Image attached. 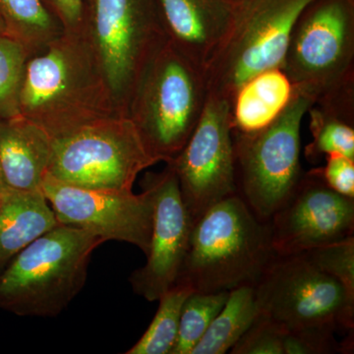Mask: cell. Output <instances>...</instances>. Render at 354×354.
<instances>
[{
	"instance_id": "cell-25",
	"label": "cell",
	"mask_w": 354,
	"mask_h": 354,
	"mask_svg": "<svg viewBox=\"0 0 354 354\" xmlns=\"http://www.w3.org/2000/svg\"><path fill=\"white\" fill-rule=\"evenodd\" d=\"M354 297V235L302 253Z\"/></svg>"
},
{
	"instance_id": "cell-6",
	"label": "cell",
	"mask_w": 354,
	"mask_h": 354,
	"mask_svg": "<svg viewBox=\"0 0 354 354\" xmlns=\"http://www.w3.org/2000/svg\"><path fill=\"white\" fill-rule=\"evenodd\" d=\"M314 0H235L227 29L204 68L208 94L234 102L253 77L283 68L291 31Z\"/></svg>"
},
{
	"instance_id": "cell-9",
	"label": "cell",
	"mask_w": 354,
	"mask_h": 354,
	"mask_svg": "<svg viewBox=\"0 0 354 354\" xmlns=\"http://www.w3.org/2000/svg\"><path fill=\"white\" fill-rule=\"evenodd\" d=\"M157 164L131 120L116 115L53 139L48 174L77 187L129 192Z\"/></svg>"
},
{
	"instance_id": "cell-14",
	"label": "cell",
	"mask_w": 354,
	"mask_h": 354,
	"mask_svg": "<svg viewBox=\"0 0 354 354\" xmlns=\"http://www.w3.org/2000/svg\"><path fill=\"white\" fill-rule=\"evenodd\" d=\"M141 188L152 198V234L146 264L132 272L129 281L136 295L157 301L176 285L193 223L171 165H165L160 172H147Z\"/></svg>"
},
{
	"instance_id": "cell-5",
	"label": "cell",
	"mask_w": 354,
	"mask_h": 354,
	"mask_svg": "<svg viewBox=\"0 0 354 354\" xmlns=\"http://www.w3.org/2000/svg\"><path fill=\"white\" fill-rule=\"evenodd\" d=\"M208 97L204 71L167 43L142 76L128 118L158 162H172L196 128Z\"/></svg>"
},
{
	"instance_id": "cell-20",
	"label": "cell",
	"mask_w": 354,
	"mask_h": 354,
	"mask_svg": "<svg viewBox=\"0 0 354 354\" xmlns=\"http://www.w3.org/2000/svg\"><path fill=\"white\" fill-rule=\"evenodd\" d=\"M259 313L255 286L230 291L225 306L190 354H225L245 334Z\"/></svg>"
},
{
	"instance_id": "cell-24",
	"label": "cell",
	"mask_w": 354,
	"mask_h": 354,
	"mask_svg": "<svg viewBox=\"0 0 354 354\" xmlns=\"http://www.w3.org/2000/svg\"><path fill=\"white\" fill-rule=\"evenodd\" d=\"M29 57L19 41L0 36V120L21 115V88Z\"/></svg>"
},
{
	"instance_id": "cell-17",
	"label": "cell",
	"mask_w": 354,
	"mask_h": 354,
	"mask_svg": "<svg viewBox=\"0 0 354 354\" xmlns=\"http://www.w3.org/2000/svg\"><path fill=\"white\" fill-rule=\"evenodd\" d=\"M58 223L43 191H4L0 201V272L23 249Z\"/></svg>"
},
{
	"instance_id": "cell-4",
	"label": "cell",
	"mask_w": 354,
	"mask_h": 354,
	"mask_svg": "<svg viewBox=\"0 0 354 354\" xmlns=\"http://www.w3.org/2000/svg\"><path fill=\"white\" fill-rule=\"evenodd\" d=\"M80 30L114 106L128 116L142 76L167 44L155 0H84Z\"/></svg>"
},
{
	"instance_id": "cell-33",
	"label": "cell",
	"mask_w": 354,
	"mask_h": 354,
	"mask_svg": "<svg viewBox=\"0 0 354 354\" xmlns=\"http://www.w3.org/2000/svg\"><path fill=\"white\" fill-rule=\"evenodd\" d=\"M1 194L2 193H0V201H1Z\"/></svg>"
},
{
	"instance_id": "cell-27",
	"label": "cell",
	"mask_w": 354,
	"mask_h": 354,
	"mask_svg": "<svg viewBox=\"0 0 354 354\" xmlns=\"http://www.w3.org/2000/svg\"><path fill=\"white\" fill-rule=\"evenodd\" d=\"M337 330L327 326L286 330L285 354H330L344 353L342 344L335 339Z\"/></svg>"
},
{
	"instance_id": "cell-2",
	"label": "cell",
	"mask_w": 354,
	"mask_h": 354,
	"mask_svg": "<svg viewBox=\"0 0 354 354\" xmlns=\"http://www.w3.org/2000/svg\"><path fill=\"white\" fill-rule=\"evenodd\" d=\"M276 257L269 221L260 220L239 194L232 195L193 223L176 283L198 292L256 286Z\"/></svg>"
},
{
	"instance_id": "cell-30",
	"label": "cell",
	"mask_w": 354,
	"mask_h": 354,
	"mask_svg": "<svg viewBox=\"0 0 354 354\" xmlns=\"http://www.w3.org/2000/svg\"><path fill=\"white\" fill-rule=\"evenodd\" d=\"M7 189H8V187H7L3 174H2L1 167H0V193H3Z\"/></svg>"
},
{
	"instance_id": "cell-21",
	"label": "cell",
	"mask_w": 354,
	"mask_h": 354,
	"mask_svg": "<svg viewBox=\"0 0 354 354\" xmlns=\"http://www.w3.org/2000/svg\"><path fill=\"white\" fill-rule=\"evenodd\" d=\"M311 143L305 148V158L316 164L323 156L339 153L354 160V116L313 104L308 113Z\"/></svg>"
},
{
	"instance_id": "cell-11",
	"label": "cell",
	"mask_w": 354,
	"mask_h": 354,
	"mask_svg": "<svg viewBox=\"0 0 354 354\" xmlns=\"http://www.w3.org/2000/svg\"><path fill=\"white\" fill-rule=\"evenodd\" d=\"M192 223L209 207L237 194L232 102L208 94L186 145L169 164Z\"/></svg>"
},
{
	"instance_id": "cell-16",
	"label": "cell",
	"mask_w": 354,
	"mask_h": 354,
	"mask_svg": "<svg viewBox=\"0 0 354 354\" xmlns=\"http://www.w3.org/2000/svg\"><path fill=\"white\" fill-rule=\"evenodd\" d=\"M51 152L53 140L24 116L0 120V167L7 187L41 191Z\"/></svg>"
},
{
	"instance_id": "cell-18",
	"label": "cell",
	"mask_w": 354,
	"mask_h": 354,
	"mask_svg": "<svg viewBox=\"0 0 354 354\" xmlns=\"http://www.w3.org/2000/svg\"><path fill=\"white\" fill-rule=\"evenodd\" d=\"M292 95V84L281 68L267 70L244 84L232 104V128L262 129L278 118Z\"/></svg>"
},
{
	"instance_id": "cell-1",
	"label": "cell",
	"mask_w": 354,
	"mask_h": 354,
	"mask_svg": "<svg viewBox=\"0 0 354 354\" xmlns=\"http://www.w3.org/2000/svg\"><path fill=\"white\" fill-rule=\"evenodd\" d=\"M20 113L51 140L95 121L121 115L81 30L64 31L29 57L21 88Z\"/></svg>"
},
{
	"instance_id": "cell-8",
	"label": "cell",
	"mask_w": 354,
	"mask_h": 354,
	"mask_svg": "<svg viewBox=\"0 0 354 354\" xmlns=\"http://www.w3.org/2000/svg\"><path fill=\"white\" fill-rule=\"evenodd\" d=\"M283 71L317 102L354 92L353 0H314L291 31Z\"/></svg>"
},
{
	"instance_id": "cell-32",
	"label": "cell",
	"mask_w": 354,
	"mask_h": 354,
	"mask_svg": "<svg viewBox=\"0 0 354 354\" xmlns=\"http://www.w3.org/2000/svg\"><path fill=\"white\" fill-rule=\"evenodd\" d=\"M225 1L228 2V3H234L235 0H225Z\"/></svg>"
},
{
	"instance_id": "cell-29",
	"label": "cell",
	"mask_w": 354,
	"mask_h": 354,
	"mask_svg": "<svg viewBox=\"0 0 354 354\" xmlns=\"http://www.w3.org/2000/svg\"><path fill=\"white\" fill-rule=\"evenodd\" d=\"M65 31H78L83 19L84 0H43Z\"/></svg>"
},
{
	"instance_id": "cell-19",
	"label": "cell",
	"mask_w": 354,
	"mask_h": 354,
	"mask_svg": "<svg viewBox=\"0 0 354 354\" xmlns=\"http://www.w3.org/2000/svg\"><path fill=\"white\" fill-rule=\"evenodd\" d=\"M0 20L6 36L22 44L30 57L65 31L43 0H0Z\"/></svg>"
},
{
	"instance_id": "cell-22",
	"label": "cell",
	"mask_w": 354,
	"mask_h": 354,
	"mask_svg": "<svg viewBox=\"0 0 354 354\" xmlns=\"http://www.w3.org/2000/svg\"><path fill=\"white\" fill-rule=\"evenodd\" d=\"M189 286L176 283L160 297L157 313L148 329L127 354H171L178 334L184 301L192 292Z\"/></svg>"
},
{
	"instance_id": "cell-13",
	"label": "cell",
	"mask_w": 354,
	"mask_h": 354,
	"mask_svg": "<svg viewBox=\"0 0 354 354\" xmlns=\"http://www.w3.org/2000/svg\"><path fill=\"white\" fill-rule=\"evenodd\" d=\"M269 223L277 256L299 255L354 235V199L335 192L311 169Z\"/></svg>"
},
{
	"instance_id": "cell-28",
	"label": "cell",
	"mask_w": 354,
	"mask_h": 354,
	"mask_svg": "<svg viewBox=\"0 0 354 354\" xmlns=\"http://www.w3.org/2000/svg\"><path fill=\"white\" fill-rule=\"evenodd\" d=\"M325 167L315 169L324 183L335 192L354 199V160L339 153L326 156Z\"/></svg>"
},
{
	"instance_id": "cell-3",
	"label": "cell",
	"mask_w": 354,
	"mask_h": 354,
	"mask_svg": "<svg viewBox=\"0 0 354 354\" xmlns=\"http://www.w3.org/2000/svg\"><path fill=\"white\" fill-rule=\"evenodd\" d=\"M104 242L58 223L0 272V307L20 316L59 315L83 290L92 254Z\"/></svg>"
},
{
	"instance_id": "cell-23",
	"label": "cell",
	"mask_w": 354,
	"mask_h": 354,
	"mask_svg": "<svg viewBox=\"0 0 354 354\" xmlns=\"http://www.w3.org/2000/svg\"><path fill=\"white\" fill-rule=\"evenodd\" d=\"M230 291H192L181 310L178 334L171 354H190L227 302Z\"/></svg>"
},
{
	"instance_id": "cell-10",
	"label": "cell",
	"mask_w": 354,
	"mask_h": 354,
	"mask_svg": "<svg viewBox=\"0 0 354 354\" xmlns=\"http://www.w3.org/2000/svg\"><path fill=\"white\" fill-rule=\"evenodd\" d=\"M259 313L286 330L354 327V297L304 254L277 256L255 286Z\"/></svg>"
},
{
	"instance_id": "cell-7",
	"label": "cell",
	"mask_w": 354,
	"mask_h": 354,
	"mask_svg": "<svg viewBox=\"0 0 354 354\" xmlns=\"http://www.w3.org/2000/svg\"><path fill=\"white\" fill-rule=\"evenodd\" d=\"M315 101L292 86L290 101L269 125L253 132L232 128L237 194L269 221L301 180L302 120Z\"/></svg>"
},
{
	"instance_id": "cell-12",
	"label": "cell",
	"mask_w": 354,
	"mask_h": 354,
	"mask_svg": "<svg viewBox=\"0 0 354 354\" xmlns=\"http://www.w3.org/2000/svg\"><path fill=\"white\" fill-rule=\"evenodd\" d=\"M41 191L58 223L81 228L104 242H127L148 255L153 213L148 191L135 194L133 191L87 189L48 174Z\"/></svg>"
},
{
	"instance_id": "cell-26",
	"label": "cell",
	"mask_w": 354,
	"mask_h": 354,
	"mask_svg": "<svg viewBox=\"0 0 354 354\" xmlns=\"http://www.w3.org/2000/svg\"><path fill=\"white\" fill-rule=\"evenodd\" d=\"M286 329L269 317L258 313L252 325L230 349L232 354H285Z\"/></svg>"
},
{
	"instance_id": "cell-15",
	"label": "cell",
	"mask_w": 354,
	"mask_h": 354,
	"mask_svg": "<svg viewBox=\"0 0 354 354\" xmlns=\"http://www.w3.org/2000/svg\"><path fill=\"white\" fill-rule=\"evenodd\" d=\"M167 43L204 71L230 22L225 0H155Z\"/></svg>"
},
{
	"instance_id": "cell-31",
	"label": "cell",
	"mask_w": 354,
	"mask_h": 354,
	"mask_svg": "<svg viewBox=\"0 0 354 354\" xmlns=\"http://www.w3.org/2000/svg\"><path fill=\"white\" fill-rule=\"evenodd\" d=\"M6 35V30H4V26L2 24L1 20H0V36Z\"/></svg>"
}]
</instances>
